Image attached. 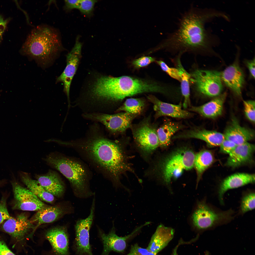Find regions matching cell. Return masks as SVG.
Listing matches in <instances>:
<instances>
[{
    "label": "cell",
    "instance_id": "obj_27",
    "mask_svg": "<svg viewBox=\"0 0 255 255\" xmlns=\"http://www.w3.org/2000/svg\"><path fill=\"white\" fill-rule=\"evenodd\" d=\"M183 55L179 54L171 59L175 68L178 70L181 78L180 86L182 96L184 98L183 106L186 109L191 106L190 89L189 82L190 75L185 70L182 64L181 58Z\"/></svg>",
    "mask_w": 255,
    "mask_h": 255
},
{
    "label": "cell",
    "instance_id": "obj_10",
    "mask_svg": "<svg viewBox=\"0 0 255 255\" xmlns=\"http://www.w3.org/2000/svg\"><path fill=\"white\" fill-rule=\"evenodd\" d=\"M85 119L99 122L113 133H121L132 126V123L137 115L123 112L109 114L100 113H85Z\"/></svg>",
    "mask_w": 255,
    "mask_h": 255
},
{
    "label": "cell",
    "instance_id": "obj_30",
    "mask_svg": "<svg viewBox=\"0 0 255 255\" xmlns=\"http://www.w3.org/2000/svg\"><path fill=\"white\" fill-rule=\"evenodd\" d=\"M214 161L213 154L208 150H202L195 155L194 166L196 170L198 181L200 180L204 172L213 163Z\"/></svg>",
    "mask_w": 255,
    "mask_h": 255
},
{
    "label": "cell",
    "instance_id": "obj_45",
    "mask_svg": "<svg viewBox=\"0 0 255 255\" xmlns=\"http://www.w3.org/2000/svg\"><path fill=\"white\" fill-rule=\"evenodd\" d=\"M6 182L5 180H0V186L3 184H4Z\"/></svg>",
    "mask_w": 255,
    "mask_h": 255
},
{
    "label": "cell",
    "instance_id": "obj_37",
    "mask_svg": "<svg viewBox=\"0 0 255 255\" xmlns=\"http://www.w3.org/2000/svg\"><path fill=\"white\" fill-rule=\"evenodd\" d=\"M149 251L147 248L140 247L137 244L132 245L127 255H157Z\"/></svg>",
    "mask_w": 255,
    "mask_h": 255
},
{
    "label": "cell",
    "instance_id": "obj_23",
    "mask_svg": "<svg viewBox=\"0 0 255 255\" xmlns=\"http://www.w3.org/2000/svg\"><path fill=\"white\" fill-rule=\"evenodd\" d=\"M174 233L173 229L160 224L152 236L147 249L157 255L166 246L172 239Z\"/></svg>",
    "mask_w": 255,
    "mask_h": 255
},
{
    "label": "cell",
    "instance_id": "obj_19",
    "mask_svg": "<svg viewBox=\"0 0 255 255\" xmlns=\"http://www.w3.org/2000/svg\"><path fill=\"white\" fill-rule=\"evenodd\" d=\"M46 237L57 255H70L69 238L66 228L64 227L53 228L48 230Z\"/></svg>",
    "mask_w": 255,
    "mask_h": 255
},
{
    "label": "cell",
    "instance_id": "obj_33",
    "mask_svg": "<svg viewBox=\"0 0 255 255\" xmlns=\"http://www.w3.org/2000/svg\"><path fill=\"white\" fill-rule=\"evenodd\" d=\"M155 62L163 71L171 77L180 82L181 78L177 68L169 67L164 61L162 60H156Z\"/></svg>",
    "mask_w": 255,
    "mask_h": 255
},
{
    "label": "cell",
    "instance_id": "obj_1",
    "mask_svg": "<svg viewBox=\"0 0 255 255\" xmlns=\"http://www.w3.org/2000/svg\"><path fill=\"white\" fill-rule=\"evenodd\" d=\"M222 13L209 9L192 6L182 15L177 27L168 34L161 47L175 55L187 53L199 55L217 43L216 37L205 28L206 23Z\"/></svg>",
    "mask_w": 255,
    "mask_h": 255
},
{
    "label": "cell",
    "instance_id": "obj_35",
    "mask_svg": "<svg viewBox=\"0 0 255 255\" xmlns=\"http://www.w3.org/2000/svg\"><path fill=\"white\" fill-rule=\"evenodd\" d=\"M244 111L246 116L251 121L255 122V103L254 101H243Z\"/></svg>",
    "mask_w": 255,
    "mask_h": 255
},
{
    "label": "cell",
    "instance_id": "obj_34",
    "mask_svg": "<svg viewBox=\"0 0 255 255\" xmlns=\"http://www.w3.org/2000/svg\"><path fill=\"white\" fill-rule=\"evenodd\" d=\"M96 0H80L78 9L83 14L87 16L92 13Z\"/></svg>",
    "mask_w": 255,
    "mask_h": 255
},
{
    "label": "cell",
    "instance_id": "obj_28",
    "mask_svg": "<svg viewBox=\"0 0 255 255\" xmlns=\"http://www.w3.org/2000/svg\"><path fill=\"white\" fill-rule=\"evenodd\" d=\"M185 127V126L181 123L166 119L162 124L157 129L159 145L163 148L168 146L174 135Z\"/></svg>",
    "mask_w": 255,
    "mask_h": 255
},
{
    "label": "cell",
    "instance_id": "obj_21",
    "mask_svg": "<svg viewBox=\"0 0 255 255\" xmlns=\"http://www.w3.org/2000/svg\"><path fill=\"white\" fill-rule=\"evenodd\" d=\"M35 176L36 180L43 188L54 196H60L64 193V183L56 171L50 170L45 174Z\"/></svg>",
    "mask_w": 255,
    "mask_h": 255
},
{
    "label": "cell",
    "instance_id": "obj_22",
    "mask_svg": "<svg viewBox=\"0 0 255 255\" xmlns=\"http://www.w3.org/2000/svg\"><path fill=\"white\" fill-rule=\"evenodd\" d=\"M225 139L230 140L237 145L248 142L255 137L253 130L242 127L236 119H233L224 134Z\"/></svg>",
    "mask_w": 255,
    "mask_h": 255
},
{
    "label": "cell",
    "instance_id": "obj_7",
    "mask_svg": "<svg viewBox=\"0 0 255 255\" xmlns=\"http://www.w3.org/2000/svg\"><path fill=\"white\" fill-rule=\"evenodd\" d=\"M184 149L173 153L165 162L162 174L166 183H169L172 179L178 177L184 171L190 170L194 166L195 154L191 150Z\"/></svg>",
    "mask_w": 255,
    "mask_h": 255
},
{
    "label": "cell",
    "instance_id": "obj_24",
    "mask_svg": "<svg viewBox=\"0 0 255 255\" xmlns=\"http://www.w3.org/2000/svg\"><path fill=\"white\" fill-rule=\"evenodd\" d=\"M255 175L245 173H238L232 174L225 178L220 185L219 197L221 203L223 204L224 194L228 190L238 188L255 182Z\"/></svg>",
    "mask_w": 255,
    "mask_h": 255
},
{
    "label": "cell",
    "instance_id": "obj_40",
    "mask_svg": "<svg viewBox=\"0 0 255 255\" xmlns=\"http://www.w3.org/2000/svg\"><path fill=\"white\" fill-rule=\"evenodd\" d=\"M0 255H16L9 248L4 241L0 238Z\"/></svg>",
    "mask_w": 255,
    "mask_h": 255
},
{
    "label": "cell",
    "instance_id": "obj_3",
    "mask_svg": "<svg viewBox=\"0 0 255 255\" xmlns=\"http://www.w3.org/2000/svg\"><path fill=\"white\" fill-rule=\"evenodd\" d=\"M168 87L165 83L150 81L128 76H101L90 87L89 96L92 102L102 104L114 103L126 98L146 93L165 95Z\"/></svg>",
    "mask_w": 255,
    "mask_h": 255
},
{
    "label": "cell",
    "instance_id": "obj_4",
    "mask_svg": "<svg viewBox=\"0 0 255 255\" xmlns=\"http://www.w3.org/2000/svg\"><path fill=\"white\" fill-rule=\"evenodd\" d=\"M63 49L58 30L42 25L34 28L28 36L21 52L33 59L42 66L48 65Z\"/></svg>",
    "mask_w": 255,
    "mask_h": 255
},
{
    "label": "cell",
    "instance_id": "obj_16",
    "mask_svg": "<svg viewBox=\"0 0 255 255\" xmlns=\"http://www.w3.org/2000/svg\"><path fill=\"white\" fill-rule=\"evenodd\" d=\"M192 138L203 140L211 147L220 146L225 139L224 134L221 133L196 127H193L180 132L172 138L173 139Z\"/></svg>",
    "mask_w": 255,
    "mask_h": 255
},
{
    "label": "cell",
    "instance_id": "obj_31",
    "mask_svg": "<svg viewBox=\"0 0 255 255\" xmlns=\"http://www.w3.org/2000/svg\"><path fill=\"white\" fill-rule=\"evenodd\" d=\"M145 102L141 98H130L126 99L123 104L117 110L118 111L138 115L143 111Z\"/></svg>",
    "mask_w": 255,
    "mask_h": 255
},
{
    "label": "cell",
    "instance_id": "obj_9",
    "mask_svg": "<svg viewBox=\"0 0 255 255\" xmlns=\"http://www.w3.org/2000/svg\"><path fill=\"white\" fill-rule=\"evenodd\" d=\"M95 201L94 196L89 216L84 219H78L75 225V238L74 246L77 255H94L89 243V231L94 216Z\"/></svg>",
    "mask_w": 255,
    "mask_h": 255
},
{
    "label": "cell",
    "instance_id": "obj_12",
    "mask_svg": "<svg viewBox=\"0 0 255 255\" xmlns=\"http://www.w3.org/2000/svg\"><path fill=\"white\" fill-rule=\"evenodd\" d=\"M229 212L217 213L211 209L204 201L197 202L191 217L192 223L196 228L204 229L229 217Z\"/></svg>",
    "mask_w": 255,
    "mask_h": 255
},
{
    "label": "cell",
    "instance_id": "obj_36",
    "mask_svg": "<svg viewBox=\"0 0 255 255\" xmlns=\"http://www.w3.org/2000/svg\"><path fill=\"white\" fill-rule=\"evenodd\" d=\"M156 60L153 57L142 56L132 61V64L136 68H140L146 66Z\"/></svg>",
    "mask_w": 255,
    "mask_h": 255
},
{
    "label": "cell",
    "instance_id": "obj_29",
    "mask_svg": "<svg viewBox=\"0 0 255 255\" xmlns=\"http://www.w3.org/2000/svg\"><path fill=\"white\" fill-rule=\"evenodd\" d=\"M20 177L28 189L41 200L50 203L54 200V196L46 191L36 180L32 178L27 173L21 172Z\"/></svg>",
    "mask_w": 255,
    "mask_h": 255
},
{
    "label": "cell",
    "instance_id": "obj_44",
    "mask_svg": "<svg viewBox=\"0 0 255 255\" xmlns=\"http://www.w3.org/2000/svg\"><path fill=\"white\" fill-rule=\"evenodd\" d=\"M179 244L178 245H177L174 249L172 255H178L177 253V250L179 246Z\"/></svg>",
    "mask_w": 255,
    "mask_h": 255
},
{
    "label": "cell",
    "instance_id": "obj_43",
    "mask_svg": "<svg viewBox=\"0 0 255 255\" xmlns=\"http://www.w3.org/2000/svg\"><path fill=\"white\" fill-rule=\"evenodd\" d=\"M9 21V19H4L0 14V42L2 40L3 34Z\"/></svg>",
    "mask_w": 255,
    "mask_h": 255
},
{
    "label": "cell",
    "instance_id": "obj_18",
    "mask_svg": "<svg viewBox=\"0 0 255 255\" xmlns=\"http://www.w3.org/2000/svg\"><path fill=\"white\" fill-rule=\"evenodd\" d=\"M221 78L222 81L236 95L241 97L245 75L238 63L235 62L226 68L221 73Z\"/></svg>",
    "mask_w": 255,
    "mask_h": 255
},
{
    "label": "cell",
    "instance_id": "obj_25",
    "mask_svg": "<svg viewBox=\"0 0 255 255\" xmlns=\"http://www.w3.org/2000/svg\"><path fill=\"white\" fill-rule=\"evenodd\" d=\"M226 96V93H224L202 105L191 106L189 110L204 117L214 118L222 114Z\"/></svg>",
    "mask_w": 255,
    "mask_h": 255
},
{
    "label": "cell",
    "instance_id": "obj_17",
    "mask_svg": "<svg viewBox=\"0 0 255 255\" xmlns=\"http://www.w3.org/2000/svg\"><path fill=\"white\" fill-rule=\"evenodd\" d=\"M147 98L153 104L155 119L162 116L185 119L191 118L193 115L192 113L183 109L181 102L177 104L166 102L152 95H149Z\"/></svg>",
    "mask_w": 255,
    "mask_h": 255
},
{
    "label": "cell",
    "instance_id": "obj_39",
    "mask_svg": "<svg viewBox=\"0 0 255 255\" xmlns=\"http://www.w3.org/2000/svg\"><path fill=\"white\" fill-rule=\"evenodd\" d=\"M236 146L233 142L225 139L220 146V151L221 153L229 154Z\"/></svg>",
    "mask_w": 255,
    "mask_h": 255
},
{
    "label": "cell",
    "instance_id": "obj_26",
    "mask_svg": "<svg viewBox=\"0 0 255 255\" xmlns=\"http://www.w3.org/2000/svg\"><path fill=\"white\" fill-rule=\"evenodd\" d=\"M30 220L32 223H36L34 230L39 225L53 222L67 212L64 208L59 206H46L37 211Z\"/></svg>",
    "mask_w": 255,
    "mask_h": 255
},
{
    "label": "cell",
    "instance_id": "obj_8",
    "mask_svg": "<svg viewBox=\"0 0 255 255\" xmlns=\"http://www.w3.org/2000/svg\"><path fill=\"white\" fill-rule=\"evenodd\" d=\"M132 128L134 141L145 155L151 154L159 146L157 128L147 119Z\"/></svg>",
    "mask_w": 255,
    "mask_h": 255
},
{
    "label": "cell",
    "instance_id": "obj_42",
    "mask_svg": "<svg viewBox=\"0 0 255 255\" xmlns=\"http://www.w3.org/2000/svg\"><path fill=\"white\" fill-rule=\"evenodd\" d=\"M255 59L251 60H246L244 63L248 68L250 76L252 77L255 78Z\"/></svg>",
    "mask_w": 255,
    "mask_h": 255
},
{
    "label": "cell",
    "instance_id": "obj_5",
    "mask_svg": "<svg viewBox=\"0 0 255 255\" xmlns=\"http://www.w3.org/2000/svg\"><path fill=\"white\" fill-rule=\"evenodd\" d=\"M45 161L48 164L59 171L68 180L76 196L87 198L95 194L90 188L89 171L81 161L55 153L48 155Z\"/></svg>",
    "mask_w": 255,
    "mask_h": 255
},
{
    "label": "cell",
    "instance_id": "obj_2",
    "mask_svg": "<svg viewBox=\"0 0 255 255\" xmlns=\"http://www.w3.org/2000/svg\"><path fill=\"white\" fill-rule=\"evenodd\" d=\"M83 139L66 142L111 180L115 187L122 185L120 179L126 172L133 170L120 145L94 131Z\"/></svg>",
    "mask_w": 255,
    "mask_h": 255
},
{
    "label": "cell",
    "instance_id": "obj_13",
    "mask_svg": "<svg viewBox=\"0 0 255 255\" xmlns=\"http://www.w3.org/2000/svg\"><path fill=\"white\" fill-rule=\"evenodd\" d=\"M0 227L2 231L18 242L22 240L32 230L34 232L35 225L26 214L22 213L5 220Z\"/></svg>",
    "mask_w": 255,
    "mask_h": 255
},
{
    "label": "cell",
    "instance_id": "obj_6",
    "mask_svg": "<svg viewBox=\"0 0 255 255\" xmlns=\"http://www.w3.org/2000/svg\"><path fill=\"white\" fill-rule=\"evenodd\" d=\"M190 71V89L195 95L210 97L220 95L223 88L220 72L200 69L195 63Z\"/></svg>",
    "mask_w": 255,
    "mask_h": 255
},
{
    "label": "cell",
    "instance_id": "obj_38",
    "mask_svg": "<svg viewBox=\"0 0 255 255\" xmlns=\"http://www.w3.org/2000/svg\"><path fill=\"white\" fill-rule=\"evenodd\" d=\"M11 217L7 208L6 198L2 197L0 201V224Z\"/></svg>",
    "mask_w": 255,
    "mask_h": 255
},
{
    "label": "cell",
    "instance_id": "obj_20",
    "mask_svg": "<svg viewBox=\"0 0 255 255\" xmlns=\"http://www.w3.org/2000/svg\"><path fill=\"white\" fill-rule=\"evenodd\" d=\"M255 149L254 145L248 142L237 145L229 154L226 165L234 168L251 162Z\"/></svg>",
    "mask_w": 255,
    "mask_h": 255
},
{
    "label": "cell",
    "instance_id": "obj_41",
    "mask_svg": "<svg viewBox=\"0 0 255 255\" xmlns=\"http://www.w3.org/2000/svg\"><path fill=\"white\" fill-rule=\"evenodd\" d=\"M80 1V0H65L64 9L68 11L75 8L77 9Z\"/></svg>",
    "mask_w": 255,
    "mask_h": 255
},
{
    "label": "cell",
    "instance_id": "obj_32",
    "mask_svg": "<svg viewBox=\"0 0 255 255\" xmlns=\"http://www.w3.org/2000/svg\"><path fill=\"white\" fill-rule=\"evenodd\" d=\"M255 208V193L249 194L243 198L242 201L241 209L242 212L244 213Z\"/></svg>",
    "mask_w": 255,
    "mask_h": 255
},
{
    "label": "cell",
    "instance_id": "obj_15",
    "mask_svg": "<svg viewBox=\"0 0 255 255\" xmlns=\"http://www.w3.org/2000/svg\"><path fill=\"white\" fill-rule=\"evenodd\" d=\"M114 223L113 222L111 230L108 234L105 233L101 229H98L99 236L103 246L101 255H109L112 251L118 252H123L126 248L127 240L136 234L145 225V224L142 225L137 227L130 234L121 237L116 234Z\"/></svg>",
    "mask_w": 255,
    "mask_h": 255
},
{
    "label": "cell",
    "instance_id": "obj_11",
    "mask_svg": "<svg viewBox=\"0 0 255 255\" xmlns=\"http://www.w3.org/2000/svg\"><path fill=\"white\" fill-rule=\"evenodd\" d=\"M14 194V210L24 211H38L47 206L28 189L17 182H11Z\"/></svg>",
    "mask_w": 255,
    "mask_h": 255
},
{
    "label": "cell",
    "instance_id": "obj_14",
    "mask_svg": "<svg viewBox=\"0 0 255 255\" xmlns=\"http://www.w3.org/2000/svg\"><path fill=\"white\" fill-rule=\"evenodd\" d=\"M82 46V44L77 40L74 47L67 55L66 65L65 69L56 81L57 83H63L64 90L67 96L68 102L71 84L81 57Z\"/></svg>",
    "mask_w": 255,
    "mask_h": 255
}]
</instances>
